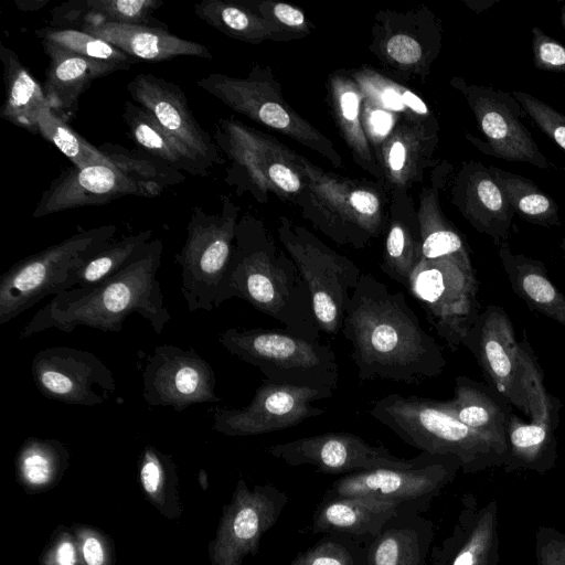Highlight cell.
<instances>
[{
  "label": "cell",
  "instance_id": "cell-1",
  "mask_svg": "<svg viewBox=\"0 0 565 565\" xmlns=\"http://www.w3.org/2000/svg\"><path fill=\"white\" fill-rule=\"evenodd\" d=\"M361 381L390 380L418 385L446 367L440 345L425 331L405 295L362 274L342 326Z\"/></svg>",
  "mask_w": 565,
  "mask_h": 565
},
{
  "label": "cell",
  "instance_id": "cell-2",
  "mask_svg": "<svg viewBox=\"0 0 565 565\" xmlns=\"http://www.w3.org/2000/svg\"><path fill=\"white\" fill-rule=\"evenodd\" d=\"M162 249L160 238L151 239L116 275L97 285L75 287L53 296L22 328L19 339L51 328L73 332L79 326L120 332L126 318L132 313L146 319L156 333H162L171 320L157 280Z\"/></svg>",
  "mask_w": 565,
  "mask_h": 565
},
{
  "label": "cell",
  "instance_id": "cell-3",
  "mask_svg": "<svg viewBox=\"0 0 565 565\" xmlns=\"http://www.w3.org/2000/svg\"><path fill=\"white\" fill-rule=\"evenodd\" d=\"M235 236L224 301L243 299L285 329L319 341L310 294L295 263L244 228H237Z\"/></svg>",
  "mask_w": 565,
  "mask_h": 565
},
{
  "label": "cell",
  "instance_id": "cell-4",
  "mask_svg": "<svg viewBox=\"0 0 565 565\" xmlns=\"http://www.w3.org/2000/svg\"><path fill=\"white\" fill-rule=\"evenodd\" d=\"M367 413L409 446L456 458L465 472L505 461L489 439L449 415L437 399L391 393L373 402Z\"/></svg>",
  "mask_w": 565,
  "mask_h": 565
},
{
  "label": "cell",
  "instance_id": "cell-5",
  "mask_svg": "<svg viewBox=\"0 0 565 565\" xmlns=\"http://www.w3.org/2000/svg\"><path fill=\"white\" fill-rule=\"evenodd\" d=\"M218 342L265 379L285 384L335 390L339 365L329 344L308 340L287 329L230 328Z\"/></svg>",
  "mask_w": 565,
  "mask_h": 565
},
{
  "label": "cell",
  "instance_id": "cell-6",
  "mask_svg": "<svg viewBox=\"0 0 565 565\" xmlns=\"http://www.w3.org/2000/svg\"><path fill=\"white\" fill-rule=\"evenodd\" d=\"M113 224L82 230L68 238L14 263L0 277V324H6L43 298L67 290L70 277L108 246Z\"/></svg>",
  "mask_w": 565,
  "mask_h": 565
},
{
  "label": "cell",
  "instance_id": "cell-7",
  "mask_svg": "<svg viewBox=\"0 0 565 565\" xmlns=\"http://www.w3.org/2000/svg\"><path fill=\"white\" fill-rule=\"evenodd\" d=\"M235 234V216L227 203L220 214L192 209L185 242L174 256L189 312L212 311L224 302Z\"/></svg>",
  "mask_w": 565,
  "mask_h": 565
},
{
  "label": "cell",
  "instance_id": "cell-8",
  "mask_svg": "<svg viewBox=\"0 0 565 565\" xmlns=\"http://www.w3.org/2000/svg\"><path fill=\"white\" fill-rule=\"evenodd\" d=\"M460 462L449 456L422 452L407 468H377L344 475L324 495L369 498L395 504L398 511L423 514L455 478Z\"/></svg>",
  "mask_w": 565,
  "mask_h": 565
},
{
  "label": "cell",
  "instance_id": "cell-9",
  "mask_svg": "<svg viewBox=\"0 0 565 565\" xmlns=\"http://www.w3.org/2000/svg\"><path fill=\"white\" fill-rule=\"evenodd\" d=\"M407 289L447 345L452 351L463 345L480 313L475 273L449 259L420 258Z\"/></svg>",
  "mask_w": 565,
  "mask_h": 565
},
{
  "label": "cell",
  "instance_id": "cell-10",
  "mask_svg": "<svg viewBox=\"0 0 565 565\" xmlns=\"http://www.w3.org/2000/svg\"><path fill=\"white\" fill-rule=\"evenodd\" d=\"M521 344L530 422L511 412L505 463L511 469L521 467L543 472L551 469L556 460V430L562 403L546 390L543 371L525 338Z\"/></svg>",
  "mask_w": 565,
  "mask_h": 565
},
{
  "label": "cell",
  "instance_id": "cell-11",
  "mask_svg": "<svg viewBox=\"0 0 565 565\" xmlns=\"http://www.w3.org/2000/svg\"><path fill=\"white\" fill-rule=\"evenodd\" d=\"M333 390L277 383L265 379L243 408L216 407L213 428L227 436H254L295 427L324 413L312 402L329 398Z\"/></svg>",
  "mask_w": 565,
  "mask_h": 565
},
{
  "label": "cell",
  "instance_id": "cell-12",
  "mask_svg": "<svg viewBox=\"0 0 565 565\" xmlns=\"http://www.w3.org/2000/svg\"><path fill=\"white\" fill-rule=\"evenodd\" d=\"M284 242L309 290L319 330L338 334L361 270L350 259L312 239L292 235Z\"/></svg>",
  "mask_w": 565,
  "mask_h": 565
},
{
  "label": "cell",
  "instance_id": "cell-13",
  "mask_svg": "<svg viewBox=\"0 0 565 565\" xmlns=\"http://www.w3.org/2000/svg\"><path fill=\"white\" fill-rule=\"evenodd\" d=\"M463 347L476 358L488 384L529 417L523 350L503 308L487 306L469 330Z\"/></svg>",
  "mask_w": 565,
  "mask_h": 565
},
{
  "label": "cell",
  "instance_id": "cell-14",
  "mask_svg": "<svg viewBox=\"0 0 565 565\" xmlns=\"http://www.w3.org/2000/svg\"><path fill=\"white\" fill-rule=\"evenodd\" d=\"M142 397L150 406L183 412L191 405L221 402L212 365L193 349L156 347L141 371Z\"/></svg>",
  "mask_w": 565,
  "mask_h": 565
},
{
  "label": "cell",
  "instance_id": "cell-15",
  "mask_svg": "<svg viewBox=\"0 0 565 565\" xmlns=\"http://www.w3.org/2000/svg\"><path fill=\"white\" fill-rule=\"evenodd\" d=\"M33 382L49 399L96 406L116 390L113 372L92 352L70 347L40 350L31 364Z\"/></svg>",
  "mask_w": 565,
  "mask_h": 565
},
{
  "label": "cell",
  "instance_id": "cell-16",
  "mask_svg": "<svg viewBox=\"0 0 565 565\" xmlns=\"http://www.w3.org/2000/svg\"><path fill=\"white\" fill-rule=\"evenodd\" d=\"M267 452L291 467L312 466L317 472L342 476L377 468H407L417 460V457L399 458L385 446L371 445L344 431L276 444L268 447Z\"/></svg>",
  "mask_w": 565,
  "mask_h": 565
},
{
  "label": "cell",
  "instance_id": "cell-17",
  "mask_svg": "<svg viewBox=\"0 0 565 565\" xmlns=\"http://www.w3.org/2000/svg\"><path fill=\"white\" fill-rule=\"evenodd\" d=\"M468 99L486 141L475 140L486 154L507 161L526 162L543 170L555 166L541 152L521 120L524 110L511 93L470 86Z\"/></svg>",
  "mask_w": 565,
  "mask_h": 565
},
{
  "label": "cell",
  "instance_id": "cell-18",
  "mask_svg": "<svg viewBox=\"0 0 565 565\" xmlns=\"http://www.w3.org/2000/svg\"><path fill=\"white\" fill-rule=\"evenodd\" d=\"M126 87L132 100L145 108L193 161L206 171L222 162L217 147L194 117L186 96L177 84L140 73Z\"/></svg>",
  "mask_w": 565,
  "mask_h": 565
},
{
  "label": "cell",
  "instance_id": "cell-19",
  "mask_svg": "<svg viewBox=\"0 0 565 565\" xmlns=\"http://www.w3.org/2000/svg\"><path fill=\"white\" fill-rule=\"evenodd\" d=\"M162 192L116 167H72L63 170L42 193L32 218L82 206L103 205L125 195L156 198Z\"/></svg>",
  "mask_w": 565,
  "mask_h": 565
},
{
  "label": "cell",
  "instance_id": "cell-20",
  "mask_svg": "<svg viewBox=\"0 0 565 565\" xmlns=\"http://www.w3.org/2000/svg\"><path fill=\"white\" fill-rule=\"evenodd\" d=\"M454 393L451 399L437 401L439 406L489 439L507 461V428L512 412L511 405L489 384L465 375L456 376Z\"/></svg>",
  "mask_w": 565,
  "mask_h": 565
},
{
  "label": "cell",
  "instance_id": "cell-21",
  "mask_svg": "<svg viewBox=\"0 0 565 565\" xmlns=\"http://www.w3.org/2000/svg\"><path fill=\"white\" fill-rule=\"evenodd\" d=\"M79 30L110 43L137 61L156 63L177 56H212L204 44L182 39L164 26L107 22Z\"/></svg>",
  "mask_w": 565,
  "mask_h": 565
},
{
  "label": "cell",
  "instance_id": "cell-22",
  "mask_svg": "<svg viewBox=\"0 0 565 565\" xmlns=\"http://www.w3.org/2000/svg\"><path fill=\"white\" fill-rule=\"evenodd\" d=\"M434 524L420 513L397 511L365 546V565H429Z\"/></svg>",
  "mask_w": 565,
  "mask_h": 565
},
{
  "label": "cell",
  "instance_id": "cell-23",
  "mask_svg": "<svg viewBox=\"0 0 565 565\" xmlns=\"http://www.w3.org/2000/svg\"><path fill=\"white\" fill-rule=\"evenodd\" d=\"M49 56L43 90L51 110L70 124L76 116L82 94L96 78L116 72L49 41H41Z\"/></svg>",
  "mask_w": 565,
  "mask_h": 565
},
{
  "label": "cell",
  "instance_id": "cell-24",
  "mask_svg": "<svg viewBox=\"0 0 565 565\" xmlns=\"http://www.w3.org/2000/svg\"><path fill=\"white\" fill-rule=\"evenodd\" d=\"M395 504L369 498L327 497L316 508L312 534H339L366 544L397 513Z\"/></svg>",
  "mask_w": 565,
  "mask_h": 565
},
{
  "label": "cell",
  "instance_id": "cell-25",
  "mask_svg": "<svg viewBox=\"0 0 565 565\" xmlns=\"http://www.w3.org/2000/svg\"><path fill=\"white\" fill-rule=\"evenodd\" d=\"M498 256L512 290L529 308L565 328V294L551 280L542 262L498 246Z\"/></svg>",
  "mask_w": 565,
  "mask_h": 565
},
{
  "label": "cell",
  "instance_id": "cell-26",
  "mask_svg": "<svg viewBox=\"0 0 565 565\" xmlns=\"http://www.w3.org/2000/svg\"><path fill=\"white\" fill-rule=\"evenodd\" d=\"M463 211L479 232L497 246L505 243L513 230L514 211L489 169L473 163L466 175Z\"/></svg>",
  "mask_w": 565,
  "mask_h": 565
},
{
  "label": "cell",
  "instance_id": "cell-27",
  "mask_svg": "<svg viewBox=\"0 0 565 565\" xmlns=\"http://www.w3.org/2000/svg\"><path fill=\"white\" fill-rule=\"evenodd\" d=\"M162 0H74L51 11V26L79 30L107 22L167 26L152 17Z\"/></svg>",
  "mask_w": 565,
  "mask_h": 565
},
{
  "label": "cell",
  "instance_id": "cell-28",
  "mask_svg": "<svg viewBox=\"0 0 565 565\" xmlns=\"http://www.w3.org/2000/svg\"><path fill=\"white\" fill-rule=\"evenodd\" d=\"M493 525V512L475 513L466 505L452 534L431 548L429 565H491Z\"/></svg>",
  "mask_w": 565,
  "mask_h": 565
},
{
  "label": "cell",
  "instance_id": "cell-29",
  "mask_svg": "<svg viewBox=\"0 0 565 565\" xmlns=\"http://www.w3.org/2000/svg\"><path fill=\"white\" fill-rule=\"evenodd\" d=\"M6 98L0 117L18 127L38 134L40 113L50 107L43 87L31 75L13 50L0 45Z\"/></svg>",
  "mask_w": 565,
  "mask_h": 565
},
{
  "label": "cell",
  "instance_id": "cell-30",
  "mask_svg": "<svg viewBox=\"0 0 565 565\" xmlns=\"http://www.w3.org/2000/svg\"><path fill=\"white\" fill-rule=\"evenodd\" d=\"M122 119L129 136L139 150L190 175L206 177L207 171L186 156L159 122L141 106L131 102L124 105Z\"/></svg>",
  "mask_w": 565,
  "mask_h": 565
},
{
  "label": "cell",
  "instance_id": "cell-31",
  "mask_svg": "<svg viewBox=\"0 0 565 565\" xmlns=\"http://www.w3.org/2000/svg\"><path fill=\"white\" fill-rule=\"evenodd\" d=\"M488 169L514 213L522 220L542 227L561 225L557 203L532 180L498 167L490 166Z\"/></svg>",
  "mask_w": 565,
  "mask_h": 565
},
{
  "label": "cell",
  "instance_id": "cell-32",
  "mask_svg": "<svg viewBox=\"0 0 565 565\" xmlns=\"http://www.w3.org/2000/svg\"><path fill=\"white\" fill-rule=\"evenodd\" d=\"M152 235V230H146L111 242L75 270L68 279L67 290L94 286L116 275L132 262Z\"/></svg>",
  "mask_w": 565,
  "mask_h": 565
},
{
  "label": "cell",
  "instance_id": "cell-33",
  "mask_svg": "<svg viewBox=\"0 0 565 565\" xmlns=\"http://www.w3.org/2000/svg\"><path fill=\"white\" fill-rule=\"evenodd\" d=\"M35 35L41 41L57 44L97 65L118 71H127L138 61L110 43L75 29L45 26L38 29Z\"/></svg>",
  "mask_w": 565,
  "mask_h": 565
},
{
  "label": "cell",
  "instance_id": "cell-34",
  "mask_svg": "<svg viewBox=\"0 0 565 565\" xmlns=\"http://www.w3.org/2000/svg\"><path fill=\"white\" fill-rule=\"evenodd\" d=\"M98 149L116 168L135 180L161 191L185 179L181 171L142 150H130L111 142H104Z\"/></svg>",
  "mask_w": 565,
  "mask_h": 565
},
{
  "label": "cell",
  "instance_id": "cell-35",
  "mask_svg": "<svg viewBox=\"0 0 565 565\" xmlns=\"http://www.w3.org/2000/svg\"><path fill=\"white\" fill-rule=\"evenodd\" d=\"M38 134L53 143L73 163V167H115L98 148L73 130L70 124L56 116L50 107L39 115Z\"/></svg>",
  "mask_w": 565,
  "mask_h": 565
},
{
  "label": "cell",
  "instance_id": "cell-36",
  "mask_svg": "<svg viewBox=\"0 0 565 565\" xmlns=\"http://www.w3.org/2000/svg\"><path fill=\"white\" fill-rule=\"evenodd\" d=\"M289 565H365V546L339 534H322L310 547L297 553Z\"/></svg>",
  "mask_w": 565,
  "mask_h": 565
},
{
  "label": "cell",
  "instance_id": "cell-37",
  "mask_svg": "<svg viewBox=\"0 0 565 565\" xmlns=\"http://www.w3.org/2000/svg\"><path fill=\"white\" fill-rule=\"evenodd\" d=\"M61 445L52 439L30 438L20 456V469L24 479L33 486L45 484L54 475Z\"/></svg>",
  "mask_w": 565,
  "mask_h": 565
},
{
  "label": "cell",
  "instance_id": "cell-38",
  "mask_svg": "<svg viewBox=\"0 0 565 565\" xmlns=\"http://www.w3.org/2000/svg\"><path fill=\"white\" fill-rule=\"evenodd\" d=\"M511 94L537 128L565 151V115L529 93L513 90Z\"/></svg>",
  "mask_w": 565,
  "mask_h": 565
},
{
  "label": "cell",
  "instance_id": "cell-39",
  "mask_svg": "<svg viewBox=\"0 0 565 565\" xmlns=\"http://www.w3.org/2000/svg\"><path fill=\"white\" fill-rule=\"evenodd\" d=\"M534 66L540 71L565 73V45L539 26L532 28Z\"/></svg>",
  "mask_w": 565,
  "mask_h": 565
},
{
  "label": "cell",
  "instance_id": "cell-40",
  "mask_svg": "<svg viewBox=\"0 0 565 565\" xmlns=\"http://www.w3.org/2000/svg\"><path fill=\"white\" fill-rule=\"evenodd\" d=\"M387 53L402 64H413L422 56L420 45L413 38L405 34L392 36L386 45Z\"/></svg>",
  "mask_w": 565,
  "mask_h": 565
},
{
  "label": "cell",
  "instance_id": "cell-41",
  "mask_svg": "<svg viewBox=\"0 0 565 565\" xmlns=\"http://www.w3.org/2000/svg\"><path fill=\"white\" fill-rule=\"evenodd\" d=\"M160 459L153 448L148 447L146 449L140 469V480L143 489L150 494L157 492L162 480Z\"/></svg>",
  "mask_w": 565,
  "mask_h": 565
},
{
  "label": "cell",
  "instance_id": "cell-42",
  "mask_svg": "<svg viewBox=\"0 0 565 565\" xmlns=\"http://www.w3.org/2000/svg\"><path fill=\"white\" fill-rule=\"evenodd\" d=\"M537 561L540 565H565V539L550 537L548 541H542Z\"/></svg>",
  "mask_w": 565,
  "mask_h": 565
},
{
  "label": "cell",
  "instance_id": "cell-43",
  "mask_svg": "<svg viewBox=\"0 0 565 565\" xmlns=\"http://www.w3.org/2000/svg\"><path fill=\"white\" fill-rule=\"evenodd\" d=\"M259 119L276 129H284L289 125V115L278 104L268 102L259 105L257 108Z\"/></svg>",
  "mask_w": 565,
  "mask_h": 565
},
{
  "label": "cell",
  "instance_id": "cell-44",
  "mask_svg": "<svg viewBox=\"0 0 565 565\" xmlns=\"http://www.w3.org/2000/svg\"><path fill=\"white\" fill-rule=\"evenodd\" d=\"M270 180L286 192H296L300 188L299 178L288 167L281 163H273L268 168Z\"/></svg>",
  "mask_w": 565,
  "mask_h": 565
},
{
  "label": "cell",
  "instance_id": "cell-45",
  "mask_svg": "<svg viewBox=\"0 0 565 565\" xmlns=\"http://www.w3.org/2000/svg\"><path fill=\"white\" fill-rule=\"evenodd\" d=\"M353 209L363 215H374L379 210L377 198L363 190L354 191L350 196Z\"/></svg>",
  "mask_w": 565,
  "mask_h": 565
},
{
  "label": "cell",
  "instance_id": "cell-46",
  "mask_svg": "<svg viewBox=\"0 0 565 565\" xmlns=\"http://www.w3.org/2000/svg\"><path fill=\"white\" fill-rule=\"evenodd\" d=\"M274 13L286 25L298 26L305 21L303 13L300 10L285 3H278Z\"/></svg>",
  "mask_w": 565,
  "mask_h": 565
},
{
  "label": "cell",
  "instance_id": "cell-47",
  "mask_svg": "<svg viewBox=\"0 0 565 565\" xmlns=\"http://www.w3.org/2000/svg\"><path fill=\"white\" fill-rule=\"evenodd\" d=\"M83 555L87 565H103L105 559L103 546L94 536H89L85 540L83 544Z\"/></svg>",
  "mask_w": 565,
  "mask_h": 565
},
{
  "label": "cell",
  "instance_id": "cell-48",
  "mask_svg": "<svg viewBox=\"0 0 565 565\" xmlns=\"http://www.w3.org/2000/svg\"><path fill=\"white\" fill-rule=\"evenodd\" d=\"M341 109L347 120H355L359 111V99L355 93L345 92L341 97Z\"/></svg>",
  "mask_w": 565,
  "mask_h": 565
},
{
  "label": "cell",
  "instance_id": "cell-49",
  "mask_svg": "<svg viewBox=\"0 0 565 565\" xmlns=\"http://www.w3.org/2000/svg\"><path fill=\"white\" fill-rule=\"evenodd\" d=\"M370 121L374 132L380 136L386 135L392 127L391 115L383 110L374 111L371 115Z\"/></svg>",
  "mask_w": 565,
  "mask_h": 565
},
{
  "label": "cell",
  "instance_id": "cell-50",
  "mask_svg": "<svg viewBox=\"0 0 565 565\" xmlns=\"http://www.w3.org/2000/svg\"><path fill=\"white\" fill-rule=\"evenodd\" d=\"M75 562L76 556L73 544L68 541L62 542L56 551L57 565H75Z\"/></svg>",
  "mask_w": 565,
  "mask_h": 565
},
{
  "label": "cell",
  "instance_id": "cell-51",
  "mask_svg": "<svg viewBox=\"0 0 565 565\" xmlns=\"http://www.w3.org/2000/svg\"><path fill=\"white\" fill-rule=\"evenodd\" d=\"M405 147L402 142L396 141L393 143L390 151V166L393 170L398 171L403 168L405 162Z\"/></svg>",
  "mask_w": 565,
  "mask_h": 565
},
{
  "label": "cell",
  "instance_id": "cell-52",
  "mask_svg": "<svg viewBox=\"0 0 565 565\" xmlns=\"http://www.w3.org/2000/svg\"><path fill=\"white\" fill-rule=\"evenodd\" d=\"M402 100L404 105L413 109L414 111L418 114H426L427 113V106L425 103L414 93L409 90H405L402 95Z\"/></svg>",
  "mask_w": 565,
  "mask_h": 565
},
{
  "label": "cell",
  "instance_id": "cell-53",
  "mask_svg": "<svg viewBox=\"0 0 565 565\" xmlns=\"http://www.w3.org/2000/svg\"><path fill=\"white\" fill-rule=\"evenodd\" d=\"M383 103L386 107L393 110H402L404 108V103L402 100V96L392 88H387L383 93Z\"/></svg>",
  "mask_w": 565,
  "mask_h": 565
},
{
  "label": "cell",
  "instance_id": "cell-54",
  "mask_svg": "<svg viewBox=\"0 0 565 565\" xmlns=\"http://www.w3.org/2000/svg\"><path fill=\"white\" fill-rule=\"evenodd\" d=\"M50 0H15V6L22 11H35L46 6Z\"/></svg>",
  "mask_w": 565,
  "mask_h": 565
},
{
  "label": "cell",
  "instance_id": "cell-55",
  "mask_svg": "<svg viewBox=\"0 0 565 565\" xmlns=\"http://www.w3.org/2000/svg\"><path fill=\"white\" fill-rule=\"evenodd\" d=\"M561 22H562V25H563V28L565 30V6H563L561 8Z\"/></svg>",
  "mask_w": 565,
  "mask_h": 565
},
{
  "label": "cell",
  "instance_id": "cell-56",
  "mask_svg": "<svg viewBox=\"0 0 565 565\" xmlns=\"http://www.w3.org/2000/svg\"><path fill=\"white\" fill-rule=\"evenodd\" d=\"M559 247H561V249H562V250L564 252V254H565V237H563V238L561 239V242H559Z\"/></svg>",
  "mask_w": 565,
  "mask_h": 565
}]
</instances>
